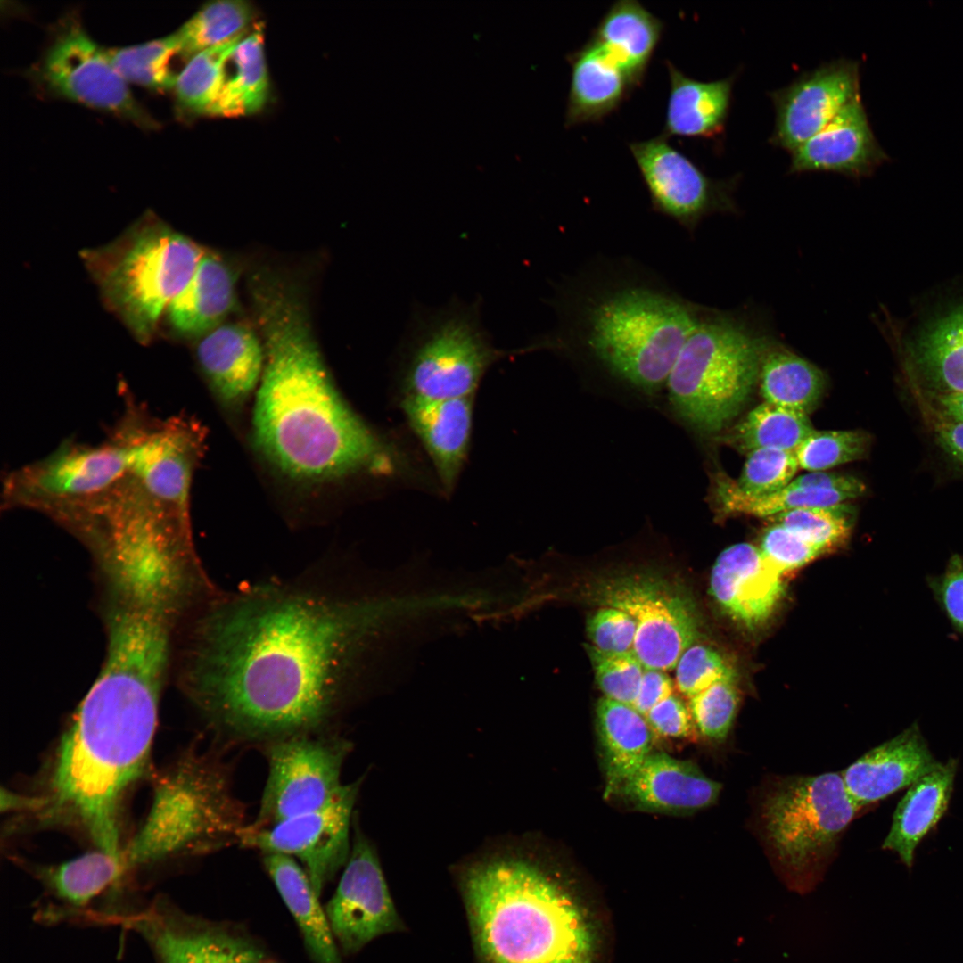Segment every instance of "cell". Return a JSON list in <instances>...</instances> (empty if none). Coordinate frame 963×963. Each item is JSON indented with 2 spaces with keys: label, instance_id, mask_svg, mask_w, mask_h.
Returning a JSON list of instances; mask_svg holds the SVG:
<instances>
[{
  "label": "cell",
  "instance_id": "34",
  "mask_svg": "<svg viewBox=\"0 0 963 963\" xmlns=\"http://www.w3.org/2000/svg\"><path fill=\"white\" fill-rule=\"evenodd\" d=\"M597 727L605 750L606 794L618 792L651 753L652 729L632 706L602 697Z\"/></svg>",
  "mask_w": 963,
  "mask_h": 963
},
{
  "label": "cell",
  "instance_id": "42",
  "mask_svg": "<svg viewBox=\"0 0 963 963\" xmlns=\"http://www.w3.org/2000/svg\"><path fill=\"white\" fill-rule=\"evenodd\" d=\"M242 38L204 50L185 63L173 88L181 109L207 115L225 81L226 64Z\"/></svg>",
  "mask_w": 963,
  "mask_h": 963
},
{
  "label": "cell",
  "instance_id": "2",
  "mask_svg": "<svg viewBox=\"0 0 963 963\" xmlns=\"http://www.w3.org/2000/svg\"><path fill=\"white\" fill-rule=\"evenodd\" d=\"M169 640L144 624L109 630L104 665L57 747L33 813L84 832L96 849L122 857L126 796L143 776L154 737Z\"/></svg>",
  "mask_w": 963,
  "mask_h": 963
},
{
  "label": "cell",
  "instance_id": "33",
  "mask_svg": "<svg viewBox=\"0 0 963 963\" xmlns=\"http://www.w3.org/2000/svg\"><path fill=\"white\" fill-rule=\"evenodd\" d=\"M234 278L219 256L205 251L191 281L167 308L173 328L197 335L218 326L234 306Z\"/></svg>",
  "mask_w": 963,
  "mask_h": 963
},
{
  "label": "cell",
  "instance_id": "29",
  "mask_svg": "<svg viewBox=\"0 0 963 963\" xmlns=\"http://www.w3.org/2000/svg\"><path fill=\"white\" fill-rule=\"evenodd\" d=\"M957 768L955 759L940 762L908 787L895 808L882 847L895 852L909 868L918 845L948 809Z\"/></svg>",
  "mask_w": 963,
  "mask_h": 963
},
{
  "label": "cell",
  "instance_id": "58",
  "mask_svg": "<svg viewBox=\"0 0 963 963\" xmlns=\"http://www.w3.org/2000/svg\"><path fill=\"white\" fill-rule=\"evenodd\" d=\"M114 608H117V607H113V608H111V609H114ZM118 608H121V607H118ZM124 608H134V607H124ZM136 609H140V608H136ZM142 610H144V609H142ZM146 611H149V610H146ZM150 612H152V611H150ZM152 613H154V612H152ZM157 614H159V613H157ZM159 615H160V614H159ZM160 616H162V615H160ZM162 617H164V616H162ZM164 618H165V617H164ZM165 619H166V620H168L167 618H165ZM168 621H169V620H168Z\"/></svg>",
  "mask_w": 963,
  "mask_h": 963
},
{
  "label": "cell",
  "instance_id": "59",
  "mask_svg": "<svg viewBox=\"0 0 963 963\" xmlns=\"http://www.w3.org/2000/svg\"><path fill=\"white\" fill-rule=\"evenodd\" d=\"M113 607H116V606H113ZM113 607H112V608H113ZM117 607H128V606H117ZM128 607H129V606H128ZM134 608H137V607H134ZM140 609H142V608H140ZM145 610H147V609H145ZM149 611H150V610H149ZM152 612H153V611H152ZM154 613H156V612H154ZM159 614H160V613H159ZM160 615H162V614H160ZM162 616H163V615H162ZM164 617H165V616H164ZM165 618H166V617H165ZM167 619H168V618H167ZM168 620H169V619H168Z\"/></svg>",
  "mask_w": 963,
  "mask_h": 963
},
{
  "label": "cell",
  "instance_id": "15",
  "mask_svg": "<svg viewBox=\"0 0 963 963\" xmlns=\"http://www.w3.org/2000/svg\"><path fill=\"white\" fill-rule=\"evenodd\" d=\"M37 78L51 94L152 128L156 122L137 103L106 49L78 22H70L45 52Z\"/></svg>",
  "mask_w": 963,
  "mask_h": 963
},
{
  "label": "cell",
  "instance_id": "25",
  "mask_svg": "<svg viewBox=\"0 0 963 963\" xmlns=\"http://www.w3.org/2000/svg\"><path fill=\"white\" fill-rule=\"evenodd\" d=\"M196 356L215 395L230 406L242 404L262 377L265 350L245 325H219L199 342Z\"/></svg>",
  "mask_w": 963,
  "mask_h": 963
},
{
  "label": "cell",
  "instance_id": "46",
  "mask_svg": "<svg viewBox=\"0 0 963 963\" xmlns=\"http://www.w3.org/2000/svg\"><path fill=\"white\" fill-rule=\"evenodd\" d=\"M798 468L795 451L761 449L747 455L742 473L735 482L747 495H769L787 487Z\"/></svg>",
  "mask_w": 963,
  "mask_h": 963
},
{
  "label": "cell",
  "instance_id": "10",
  "mask_svg": "<svg viewBox=\"0 0 963 963\" xmlns=\"http://www.w3.org/2000/svg\"><path fill=\"white\" fill-rule=\"evenodd\" d=\"M407 338L404 383L407 397L443 400L472 397L489 367L514 351L494 347L481 321L479 301H452L418 314Z\"/></svg>",
  "mask_w": 963,
  "mask_h": 963
},
{
  "label": "cell",
  "instance_id": "54",
  "mask_svg": "<svg viewBox=\"0 0 963 963\" xmlns=\"http://www.w3.org/2000/svg\"><path fill=\"white\" fill-rule=\"evenodd\" d=\"M790 485L842 491L854 498L866 492L865 484L857 477L827 471L808 472L794 479Z\"/></svg>",
  "mask_w": 963,
  "mask_h": 963
},
{
  "label": "cell",
  "instance_id": "32",
  "mask_svg": "<svg viewBox=\"0 0 963 963\" xmlns=\"http://www.w3.org/2000/svg\"><path fill=\"white\" fill-rule=\"evenodd\" d=\"M263 864L292 916L313 963H342L325 907L303 868L283 854H264Z\"/></svg>",
  "mask_w": 963,
  "mask_h": 963
},
{
  "label": "cell",
  "instance_id": "7",
  "mask_svg": "<svg viewBox=\"0 0 963 963\" xmlns=\"http://www.w3.org/2000/svg\"><path fill=\"white\" fill-rule=\"evenodd\" d=\"M772 342L742 316L703 306L666 381L673 412L700 433L723 430L758 383Z\"/></svg>",
  "mask_w": 963,
  "mask_h": 963
},
{
  "label": "cell",
  "instance_id": "24",
  "mask_svg": "<svg viewBox=\"0 0 963 963\" xmlns=\"http://www.w3.org/2000/svg\"><path fill=\"white\" fill-rule=\"evenodd\" d=\"M32 870L49 896V901L38 913L46 921L82 917L107 894L114 899V892H118L122 878L129 872L123 857L100 849L60 864L34 867Z\"/></svg>",
  "mask_w": 963,
  "mask_h": 963
},
{
  "label": "cell",
  "instance_id": "26",
  "mask_svg": "<svg viewBox=\"0 0 963 963\" xmlns=\"http://www.w3.org/2000/svg\"><path fill=\"white\" fill-rule=\"evenodd\" d=\"M720 790L721 784L706 777L694 763L655 753L618 792L644 809L692 811L714 803Z\"/></svg>",
  "mask_w": 963,
  "mask_h": 963
},
{
  "label": "cell",
  "instance_id": "14",
  "mask_svg": "<svg viewBox=\"0 0 963 963\" xmlns=\"http://www.w3.org/2000/svg\"><path fill=\"white\" fill-rule=\"evenodd\" d=\"M361 779L343 784L325 803L271 826L243 831L240 845L293 858L317 893L345 867L351 852L350 823Z\"/></svg>",
  "mask_w": 963,
  "mask_h": 963
},
{
  "label": "cell",
  "instance_id": "5",
  "mask_svg": "<svg viewBox=\"0 0 963 963\" xmlns=\"http://www.w3.org/2000/svg\"><path fill=\"white\" fill-rule=\"evenodd\" d=\"M459 887L483 963H593L585 912L524 856L505 849L472 861Z\"/></svg>",
  "mask_w": 963,
  "mask_h": 963
},
{
  "label": "cell",
  "instance_id": "22",
  "mask_svg": "<svg viewBox=\"0 0 963 963\" xmlns=\"http://www.w3.org/2000/svg\"><path fill=\"white\" fill-rule=\"evenodd\" d=\"M790 153V173L831 172L851 177L868 176L887 160L860 96Z\"/></svg>",
  "mask_w": 963,
  "mask_h": 963
},
{
  "label": "cell",
  "instance_id": "13",
  "mask_svg": "<svg viewBox=\"0 0 963 963\" xmlns=\"http://www.w3.org/2000/svg\"><path fill=\"white\" fill-rule=\"evenodd\" d=\"M131 913L125 921L156 963H282L242 927L188 913L164 896Z\"/></svg>",
  "mask_w": 963,
  "mask_h": 963
},
{
  "label": "cell",
  "instance_id": "3",
  "mask_svg": "<svg viewBox=\"0 0 963 963\" xmlns=\"http://www.w3.org/2000/svg\"><path fill=\"white\" fill-rule=\"evenodd\" d=\"M249 286L265 350L252 417L258 449L299 481L389 470L386 448L334 387L295 284L260 270Z\"/></svg>",
  "mask_w": 963,
  "mask_h": 963
},
{
  "label": "cell",
  "instance_id": "50",
  "mask_svg": "<svg viewBox=\"0 0 963 963\" xmlns=\"http://www.w3.org/2000/svg\"><path fill=\"white\" fill-rule=\"evenodd\" d=\"M636 631L633 618L611 606H600L587 621V633L592 646L604 652H633Z\"/></svg>",
  "mask_w": 963,
  "mask_h": 963
},
{
  "label": "cell",
  "instance_id": "23",
  "mask_svg": "<svg viewBox=\"0 0 963 963\" xmlns=\"http://www.w3.org/2000/svg\"><path fill=\"white\" fill-rule=\"evenodd\" d=\"M939 763L918 723H913L869 750L841 775L850 797L861 808L909 787Z\"/></svg>",
  "mask_w": 963,
  "mask_h": 963
},
{
  "label": "cell",
  "instance_id": "4",
  "mask_svg": "<svg viewBox=\"0 0 963 963\" xmlns=\"http://www.w3.org/2000/svg\"><path fill=\"white\" fill-rule=\"evenodd\" d=\"M556 324L523 352L580 355L646 394L657 392L703 306L630 258H597L556 285Z\"/></svg>",
  "mask_w": 963,
  "mask_h": 963
},
{
  "label": "cell",
  "instance_id": "52",
  "mask_svg": "<svg viewBox=\"0 0 963 963\" xmlns=\"http://www.w3.org/2000/svg\"><path fill=\"white\" fill-rule=\"evenodd\" d=\"M652 730L669 737H686L692 732L688 708L674 694L654 706L645 716Z\"/></svg>",
  "mask_w": 963,
  "mask_h": 963
},
{
  "label": "cell",
  "instance_id": "17",
  "mask_svg": "<svg viewBox=\"0 0 963 963\" xmlns=\"http://www.w3.org/2000/svg\"><path fill=\"white\" fill-rule=\"evenodd\" d=\"M325 910L344 955L355 954L375 938L403 927L376 851L357 827L350 858Z\"/></svg>",
  "mask_w": 963,
  "mask_h": 963
},
{
  "label": "cell",
  "instance_id": "21",
  "mask_svg": "<svg viewBox=\"0 0 963 963\" xmlns=\"http://www.w3.org/2000/svg\"><path fill=\"white\" fill-rule=\"evenodd\" d=\"M782 575L749 543L724 549L712 569L710 589L714 599L734 621L749 630L761 627L781 599Z\"/></svg>",
  "mask_w": 963,
  "mask_h": 963
},
{
  "label": "cell",
  "instance_id": "40",
  "mask_svg": "<svg viewBox=\"0 0 963 963\" xmlns=\"http://www.w3.org/2000/svg\"><path fill=\"white\" fill-rule=\"evenodd\" d=\"M253 10L242 0H218L202 6L176 32L186 62L195 54L248 33Z\"/></svg>",
  "mask_w": 963,
  "mask_h": 963
},
{
  "label": "cell",
  "instance_id": "57",
  "mask_svg": "<svg viewBox=\"0 0 963 963\" xmlns=\"http://www.w3.org/2000/svg\"><path fill=\"white\" fill-rule=\"evenodd\" d=\"M119 609H132V608H119ZM115 610H119V609H114V610H112V611H115ZM136 610H139V609H136ZM112 611H111V612H112ZM141 611H144V610H141ZM145 612H148V611H145ZM149 613H151V612H149ZM153 614H156V613H153ZM156 615H158V614H156ZM158 616H160V615H158ZM160 617H161V616H160ZM161 618H162V617H161ZM162 619H164V618H162ZM164 620H165V619H164ZM165 621H168L167 620H165ZM168 622H169V621H168Z\"/></svg>",
  "mask_w": 963,
  "mask_h": 963
},
{
  "label": "cell",
  "instance_id": "37",
  "mask_svg": "<svg viewBox=\"0 0 963 963\" xmlns=\"http://www.w3.org/2000/svg\"><path fill=\"white\" fill-rule=\"evenodd\" d=\"M813 430L808 415L764 401L720 440L746 455L761 449L795 451Z\"/></svg>",
  "mask_w": 963,
  "mask_h": 963
},
{
  "label": "cell",
  "instance_id": "43",
  "mask_svg": "<svg viewBox=\"0 0 963 963\" xmlns=\"http://www.w3.org/2000/svg\"><path fill=\"white\" fill-rule=\"evenodd\" d=\"M852 507L836 505L797 508L772 516L809 543L827 551L845 542L852 531Z\"/></svg>",
  "mask_w": 963,
  "mask_h": 963
},
{
  "label": "cell",
  "instance_id": "11",
  "mask_svg": "<svg viewBox=\"0 0 963 963\" xmlns=\"http://www.w3.org/2000/svg\"><path fill=\"white\" fill-rule=\"evenodd\" d=\"M268 774L255 820L260 829L315 810L342 786V766L352 745L325 730L282 737L263 745Z\"/></svg>",
  "mask_w": 963,
  "mask_h": 963
},
{
  "label": "cell",
  "instance_id": "51",
  "mask_svg": "<svg viewBox=\"0 0 963 963\" xmlns=\"http://www.w3.org/2000/svg\"><path fill=\"white\" fill-rule=\"evenodd\" d=\"M928 585L953 630L963 634V556L951 555L943 572L929 578Z\"/></svg>",
  "mask_w": 963,
  "mask_h": 963
},
{
  "label": "cell",
  "instance_id": "53",
  "mask_svg": "<svg viewBox=\"0 0 963 963\" xmlns=\"http://www.w3.org/2000/svg\"><path fill=\"white\" fill-rule=\"evenodd\" d=\"M673 682L665 671L645 669L632 707L645 717L654 706L673 695Z\"/></svg>",
  "mask_w": 963,
  "mask_h": 963
},
{
  "label": "cell",
  "instance_id": "12",
  "mask_svg": "<svg viewBox=\"0 0 963 963\" xmlns=\"http://www.w3.org/2000/svg\"><path fill=\"white\" fill-rule=\"evenodd\" d=\"M589 597L633 618L637 628L633 653L645 669H674L698 638L692 600L662 577L647 573L607 577L592 585Z\"/></svg>",
  "mask_w": 963,
  "mask_h": 963
},
{
  "label": "cell",
  "instance_id": "56",
  "mask_svg": "<svg viewBox=\"0 0 963 963\" xmlns=\"http://www.w3.org/2000/svg\"><path fill=\"white\" fill-rule=\"evenodd\" d=\"M935 399L941 410L939 414L944 417L963 422V392L938 393Z\"/></svg>",
  "mask_w": 963,
  "mask_h": 963
},
{
  "label": "cell",
  "instance_id": "44",
  "mask_svg": "<svg viewBox=\"0 0 963 963\" xmlns=\"http://www.w3.org/2000/svg\"><path fill=\"white\" fill-rule=\"evenodd\" d=\"M870 445V436L860 430H813L795 450L799 468L808 472L826 471L862 458Z\"/></svg>",
  "mask_w": 963,
  "mask_h": 963
},
{
  "label": "cell",
  "instance_id": "55",
  "mask_svg": "<svg viewBox=\"0 0 963 963\" xmlns=\"http://www.w3.org/2000/svg\"><path fill=\"white\" fill-rule=\"evenodd\" d=\"M934 430L942 449L963 465V422L941 415L934 422Z\"/></svg>",
  "mask_w": 963,
  "mask_h": 963
},
{
  "label": "cell",
  "instance_id": "6",
  "mask_svg": "<svg viewBox=\"0 0 963 963\" xmlns=\"http://www.w3.org/2000/svg\"><path fill=\"white\" fill-rule=\"evenodd\" d=\"M248 824L220 749L192 745L155 779L150 810L123 849L128 871L240 844Z\"/></svg>",
  "mask_w": 963,
  "mask_h": 963
},
{
  "label": "cell",
  "instance_id": "38",
  "mask_svg": "<svg viewBox=\"0 0 963 963\" xmlns=\"http://www.w3.org/2000/svg\"><path fill=\"white\" fill-rule=\"evenodd\" d=\"M914 358L925 380L939 393L963 392V306L921 336Z\"/></svg>",
  "mask_w": 963,
  "mask_h": 963
},
{
  "label": "cell",
  "instance_id": "47",
  "mask_svg": "<svg viewBox=\"0 0 963 963\" xmlns=\"http://www.w3.org/2000/svg\"><path fill=\"white\" fill-rule=\"evenodd\" d=\"M596 681L605 697L632 706L645 668L633 652L608 653L587 645Z\"/></svg>",
  "mask_w": 963,
  "mask_h": 963
},
{
  "label": "cell",
  "instance_id": "1",
  "mask_svg": "<svg viewBox=\"0 0 963 963\" xmlns=\"http://www.w3.org/2000/svg\"><path fill=\"white\" fill-rule=\"evenodd\" d=\"M356 621L345 604L306 591L234 598L198 626L187 694L228 742L325 730L341 706Z\"/></svg>",
  "mask_w": 963,
  "mask_h": 963
},
{
  "label": "cell",
  "instance_id": "16",
  "mask_svg": "<svg viewBox=\"0 0 963 963\" xmlns=\"http://www.w3.org/2000/svg\"><path fill=\"white\" fill-rule=\"evenodd\" d=\"M629 148L654 212L690 234L708 216L736 212L735 180L709 177L662 134Z\"/></svg>",
  "mask_w": 963,
  "mask_h": 963
},
{
  "label": "cell",
  "instance_id": "19",
  "mask_svg": "<svg viewBox=\"0 0 963 963\" xmlns=\"http://www.w3.org/2000/svg\"><path fill=\"white\" fill-rule=\"evenodd\" d=\"M128 477L121 441L95 447L63 445L21 471L12 478V486L23 500L51 506L96 499Z\"/></svg>",
  "mask_w": 963,
  "mask_h": 963
},
{
  "label": "cell",
  "instance_id": "31",
  "mask_svg": "<svg viewBox=\"0 0 963 963\" xmlns=\"http://www.w3.org/2000/svg\"><path fill=\"white\" fill-rule=\"evenodd\" d=\"M664 24L637 0H618L592 30L598 44L618 64L635 89L645 79Z\"/></svg>",
  "mask_w": 963,
  "mask_h": 963
},
{
  "label": "cell",
  "instance_id": "41",
  "mask_svg": "<svg viewBox=\"0 0 963 963\" xmlns=\"http://www.w3.org/2000/svg\"><path fill=\"white\" fill-rule=\"evenodd\" d=\"M116 70L127 83H135L155 91L173 89L179 72L172 68L180 58L175 33L143 44L106 49Z\"/></svg>",
  "mask_w": 963,
  "mask_h": 963
},
{
  "label": "cell",
  "instance_id": "48",
  "mask_svg": "<svg viewBox=\"0 0 963 963\" xmlns=\"http://www.w3.org/2000/svg\"><path fill=\"white\" fill-rule=\"evenodd\" d=\"M675 668L677 687L687 698L736 674L717 651L699 644L690 646Z\"/></svg>",
  "mask_w": 963,
  "mask_h": 963
},
{
  "label": "cell",
  "instance_id": "9",
  "mask_svg": "<svg viewBox=\"0 0 963 963\" xmlns=\"http://www.w3.org/2000/svg\"><path fill=\"white\" fill-rule=\"evenodd\" d=\"M860 809L841 772L787 778L765 795V839L794 884L802 885L820 868Z\"/></svg>",
  "mask_w": 963,
  "mask_h": 963
},
{
  "label": "cell",
  "instance_id": "18",
  "mask_svg": "<svg viewBox=\"0 0 963 963\" xmlns=\"http://www.w3.org/2000/svg\"><path fill=\"white\" fill-rule=\"evenodd\" d=\"M204 440V429L187 419L128 436L121 441L128 478L153 501L189 522L193 474Z\"/></svg>",
  "mask_w": 963,
  "mask_h": 963
},
{
  "label": "cell",
  "instance_id": "49",
  "mask_svg": "<svg viewBox=\"0 0 963 963\" xmlns=\"http://www.w3.org/2000/svg\"><path fill=\"white\" fill-rule=\"evenodd\" d=\"M760 549L781 574L799 568L826 552L778 523L764 531Z\"/></svg>",
  "mask_w": 963,
  "mask_h": 963
},
{
  "label": "cell",
  "instance_id": "20",
  "mask_svg": "<svg viewBox=\"0 0 963 963\" xmlns=\"http://www.w3.org/2000/svg\"><path fill=\"white\" fill-rule=\"evenodd\" d=\"M859 96L857 61L840 58L802 73L770 94L776 113L770 144L792 152Z\"/></svg>",
  "mask_w": 963,
  "mask_h": 963
},
{
  "label": "cell",
  "instance_id": "27",
  "mask_svg": "<svg viewBox=\"0 0 963 963\" xmlns=\"http://www.w3.org/2000/svg\"><path fill=\"white\" fill-rule=\"evenodd\" d=\"M402 407L411 428L432 458L444 488L450 490L469 448L473 398L426 400L407 396Z\"/></svg>",
  "mask_w": 963,
  "mask_h": 963
},
{
  "label": "cell",
  "instance_id": "35",
  "mask_svg": "<svg viewBox=\"0 0 963 963\" xmlns=\"http://www.w3.org/2000/svg\"><path fill=\"white\" fill-rule=\"evenodd\" d=\"M230 62L234 71L225 81L207 116L235 118L263 109L269 95L262 27L256 25L235 46Z\"/></svg>",
  "mask_w": 963,
  "mask_h": 963
},
{
  "label": "cell",
  "instance_id": "28",
  "mask_svg": "<svg viewBox=\"0 0 963 963\" xmlns=\"http://www.w3.org/2000/svg\"><path fill=\"white\" fill-rule=\"evenodd\" d=\"M571 82L564 126L594 123L616 111L634 90L611 56L590 38L569 53Z\"/></svg>",
  "mask_w": 963,
  "mask_h": 963
},
{
  "label": "cell",
  "instance_id": "36",
  "mask_svg": "<svg viewBox=\"0 0 963 963\" xmlns=\"http://www.w3.org/2000/svg\"><path fill=\"white\" fill-rule=\"evenodd\" d=\"M758 384L766 402L808 415L824 392L826 377L818 366L773 341L763 355Z\"/></svg>",
  "mask_w": 963,
  "mask_h": 963
},
{
  "label": "cell",
  "instance_id": "60",
  "mask_svg": "<svg viewBox=\"0 0 963 963\" xmlns=\"http://www.w3.org/2000/svg\"><path fill=\"white\" fill-rule=\"evenodd\" d=\"M121 608H124V607H121ZM114 609H119V608H114ZM114 609H111V611H112V610H114ZM132 609H136V608H132ZM139 610H142V609H139ZM144 611H146V610H144ZM148 612H150V611H148ZM151 613H152V612H151ZM156 614H157V613H156ZM158 615H159V614H158ZM161 617H162V616H161ZM162 618H164V617H162ZM164 619H165V618H164ZM165 620H166V619H165ZM167 621H168V620H167Z\"/></svg>",
  "mask_w": 963,
  "mask_h": 963
},
{
  "label": "cell",
  "instance_id": "45",
  "mask_svg": "<svg viewBox=\"0 0 963 963\" xmlns=\"http://www.w3.org/2000/svg\"><path fill=\"white\" fill-rule=\"evenodd\" d=\"M738 704L736 674L688 698V710L696 728L704 736L718 741L727 737Z\"/></svg>",
  "mask_w": 963,
  "mask_h": 963
},
{
  "label": "cell",
  "instance_id": "30",
  "mask_svg": "<svg viewBox=\"0 0 963 963\" xmlns=\"http://www.w3.org/2000/svg\"><path fill=\"white\" fill-rule=\"evenodd\" d=\"M670 78L665 122L662 135L713 138L724 129L735 76L713 81L689 78L666 61Z\"/></svg>",
  "mask_w": 963,
  "mask_h": 963
},
{
  "label": "cell",
  "instance_id": "39",
  "mask_svg": "<svg viewBox=\"0 0 963 963\" xmlns=\"http://www.w3.org/2000/svg\"><path fill=\"white\" fill-rule=\"evenodd\" d=\"M713 498L722 514L756 517H770L802 507L836 505L854 498L842 491L790 484L775 493L751 496L740 490L734 480L721 473L713 479Z\"/></svg>",
  "mask_w": 963,
  "mask_h": 963
},
{
  "label": "cell",
  "instance_id": "8",
  "mask_svg": "<svg viewBox=\"0 0 963 963\" xmlns=\"http://www.w3.org/2000/svg\"><path fill=\"white\" fill-rule=\"evenodd\" d=\"M204 251L159 222L144 224L103 254L95 269L108 303L140 341L193 278Z\"/></svg>",
  "mask_w": 963,
  "mask_h": 963
}]
</instances>
